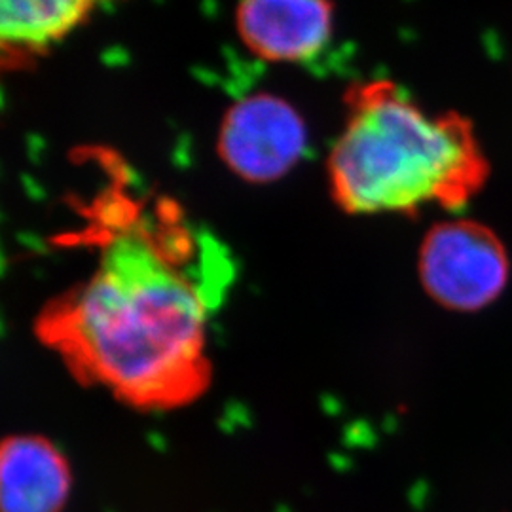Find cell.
I'll return each mask as SVG.
<instances>
[{"label":"cell","mask_w":512,"mask_h":512,"mask_svg":"<svg viewBox=\"0 0 512 512\" xmlns=\"http://www.w3.org/2000/svg\"><path fill=\"white\" fill-rule=\"evenodd\" d=\"M196 275L150 232L122 230L95 274L40 315L38 336L84 384L145 410L183 406L211 378L207 323L219 293Z\"/></svg>","instance_id":"6da1fadb"},{"label":"cell","mask_w":512,"mask_h":512,"mask_svg":"<svg viewBox=\"0 0 512 512\" xmlns=\"http://www.w3.org/2000/svg\"><path fill=\"white\" fill-rule=\"evenodd\" d=\"M330 186L351 215L458 211L490 181L492 164L471 118L431 112L391 84L355 95L330 152Z\"/></svg>","instance_id":"7a4b0ae2"},{"label":"cell","mask_w":512,"mask_h":512,"mask_svg":"<svg viewBox=\"0 0 512 512\" xmlns=\"http://www.w3.org/2000/svg\"><path fill=\"white\" fill-rule=\"evenodd\" d=\"M423 291L440 308L475 313L495 304L511 279V256L490 226L471 219L437 222L418 255Z\"/></svg>","instance_id":"3957f363"},{"label":"cell","mask_w":512,"mask_h":512,"mask_svg":"<svg viewBox=\"0 0 512 512\" xmlns=\"http://www.w3.org/2000/svg\"><path fill=\"white\" fill-rule=\"evenodd\" d=\"M308 148L302 116L285 99L256 93L228 110L219 135L222 160L249 183L287 175Z\"/></svg>","instance_id":"277c9868"},{"label":"cell","mask_w":512,"mask_h":512,"mask_svg":"<svg viewBox=\"0 0 512 512\" xmlns=\"http://www.w3.org/2000/svg\"><path fill=\"white\" fill-rule=\"evenodd\" d=\"M330 0H241L239 37L253 54L274 63H310L329 48Z\"/></svg>","instance_id":"5b68a950"},{"label":"cell","mask_w":512,"mask_h":512,"mask_svg":"<svg viewBox=\"0 0 512 512\" xmlns=\"http://www.w3.org/2000/svg\"><path fill=\"white\" fill-rule=\"evenodd\" d=\"M71 469L50 440L16 435L0 452L2 512H61L71 492Z\"/></svg>","instance_id":"8992f818"},{"label":"cell","mask_w":512,"mask_h":512,"mask_svg":"<svg viewBox=\"0 0 512 512\" xmlns=\"http://www.w3.org/2000/svg\"><path fill=\"white\" fill-rule=\"evenodd\" d=\"M103 0H0L4 54L25 57L52 48L90 18Z\"/></svg>","instance_id":"52a82bcc"}]
</instances>
